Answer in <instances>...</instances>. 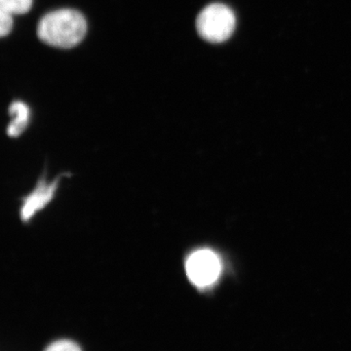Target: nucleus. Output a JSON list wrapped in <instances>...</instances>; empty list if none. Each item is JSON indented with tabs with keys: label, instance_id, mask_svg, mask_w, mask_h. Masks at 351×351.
<instances>
[{
	"label": "nucleus",
	"instance_id": "nucleus-5",
	"mask_svg": "<svg viewBox=\"0 0 351 351\" xmlns=\"http://www.w3.org/2000/svg\"><path fill=\"white\" fill-rule=\"evenodd\" d=\"M9 115L11 117V121L7 127V135L11 138H18L29 126L31 112L25 103L17 101L11 104Z\"/></svg>",
	"mask_w": 351,
	"mask_h": 351
},
{
	"label": "nucleus",
	"instance_id": "nucleus-8",
	"mask_svg": "<svg viewBox=\"0 0 351 351\" xmlns=\"http://www.w3.org/2000/svg\"><path fill=\"white\" fill-rule=\"evenodd\" d=\"M12 14L0 10V34L6 36L13 27Z\"/></svg>",
	"mask_w": 351,
	"mask_h": 351
},
{
	"label": "nucleus",
	"instance_id": "nucleus-7",
	"mask_svg": "<svg viewBox=\"0 0 351 351\" xmlns=\"http://www.w3.org/2000/svg\"><path fill=\"white\" fill-rule=\"evenodd\" d=\"M44 351H82L80 346L69 339H60L54 341L46 348Z\"/></svg>",
	"mask_w": 351,
	"mask_h": 351
},
{
	"label": "nucleus",
	"instance_id": "nucleus-1",
	"mask_svg": "<svg viewBox=\"0 0 351 351\" xmlns=\"http://www.w3.org/2000/svg\"><path fill=\"white\" fill-rule=\"evenodd\" d=\"M86 32V20L82 13L73 9H60L46 14L38 27L39 39L58 48L75 47L82 43Z\"/></svg>",
	"mask_w": 351,
	"mask_h": 351
},
{
	"label": "nucleus",
	"instance_id": "nucleus-3",
	"mask_svg": "<svg viewBox=\"0 0 351 351\" xmlns=\"http://www.w3.org/2000/svg\"><path fill=\"white\" fill-rule=\"evenodd\" d=\"M186 272L189 280L195 287H211L221 276V260L213 251L208 249L196 250L186 258Z\"/></svg>",
	"mask_w": 351,
	"mask_h": 351
},
{
	"label": "nucleus",
	"instance_id": "nucleus-6",
	"mask_svg": "<svg viewBox=\"0 0 351 351\" xmlns=\"http://www.w3.org/2000/svg\"><path fill=\"white\" fill-rule=\"evenodd\" d=\"M32 6V0H0V10L6 11L12 15L27 13Z\"/></svg>",
	"mask_w": 351,
	"mask_h": 351
},
{
	"label": "nucleus",
	"instance_id": "nucleus-2",
	"mask_svg": "<svg viewBox=\"0 0 351 351\" xmlns=\"http://www.w3.org/2000/svg\"><path fill=\"white\" fill-rule=\"evenodd\" d=\"M234 13L225 4L213 3L205 7L196 19V29L203 39L211 43L228 40L234 32Z\"/></svg>",
	"mask_w": 351,
	"mask_h": 351
},
{
	"label": "nucleus",
	"instance_id": "nucleus-4",
	"mask_svg": "<svg viewBox=\"0 0 351 351\" xmlns=\"http://www.w3.org/2000/svg\"><path fill=\"white\" fill-rule=\"evenodd\" d=\"M59 184L60 178L52 182H48L44 177L39 179L34 191L23 198L20 208V218L23 223H29L39 211L54 199Z\"/></svg>",
	"mask_w": 351,
	"mask_h": 351
}]
</instances>
